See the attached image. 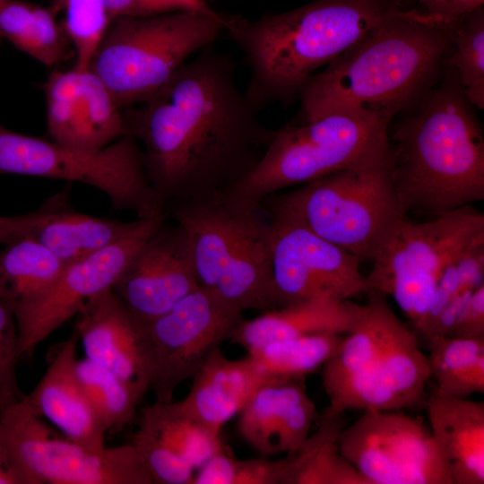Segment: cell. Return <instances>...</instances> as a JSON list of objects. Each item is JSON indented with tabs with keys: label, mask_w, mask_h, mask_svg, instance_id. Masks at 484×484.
<instances>
[{
	"label": "cell",
	"mask_w": 484,
	"mask_h": 484,
	"mask_svg": "<svg viewBox=\"0 0 484 484\" xmlns=\"http://www.w3.org/2000/svg\"><path fill=\"white\" fill-rule=\"evenodd\" d=\"M236 72L232 56L212 45L148 99L122 109L167 215L178 204L236 185L272 140L273 130L240 89Z\"/></svg>",
	"instance_id": "cell-1"
},
{
	"label": "cell",
	"mask_w": 484,
	"mask_h": 484,
	"mask_svg": "<svg viewBox=\"0 0 484 484\" xmlns=\"http://www.w3.org/2000/svg\"><path fill=\"white\" fill-rule=\"evenodd\" d=\"M459 19L392 8L308 79L298 95V112L365 113L392 122L439 80Z\"/></svg>",
	"instance_id": "cell-2"
},
{
	"label": "cell",
	"mask_w": 484,
	"mask_h": 484,
	"mask_svg": "<svg viewBox=\"0 0 484 484\" xmlns=\"http://www.w3.org/2000/svg\"><path fill=\"white\" fill-rule=\"evenodd\" d=\"M455 70L437 82L388 131L389 166L408 212L434 216L484 199V138Z\"/></svg>",
	"instance_id": "cell-3"
},
{
	"label": "cell",
	"mask_w": 484,
	"mask_h": 484,
	"mask_svg": "<svg viewBox=\"0 0 484 484\" xmlns=\"http://www.w3.org/2000/svg\"><path fill=\"white\" fill-rule=\"evenodd\" d=\"M395 6L396 0H312L256 19L224 13V33L249 68L246 96L259 110L293 103L316 70Z\"/></svg>",
	"instance_id": "cell-4"
},
{
	"label": "cell",
	"mask_w": 484,
	"mask_h": 484,
	"mask_svg": "<svg viewBox=\"0 0 484 484\" xmlns=\"http://www.w3.org/2000/svg\"><path fill=\"white\" fill-rule=\"evenodd\" d=\"M168 216L187 235L199 286L243 311L276 307L272 222L262 201L223 190L178 204Z\"/></svg>",
	"instance_id": "cell-5"
},
{
	"label": "cell",
	"mask_w": 484,
	"mask_h": 484,
	"mask_svg": "<svg viewBox=\"0 0 484 484\" xmlns=\"http://www.w3.org/2000/svg\"><path fill=\"white\" fill-rule=\"evenodd\" d=\"M262 202L270 214L298 222L362 261H372L407 220L389 157L328 174Z\"/></svg>",
	"instance_id": "cell-6"
},
{
	"label": "cell",
	"mask_w": 484,
	"mask_h": 484,
	"mask_svg": "<svg viewBox=\"0 0 484 484\" xmlns=\"http://www.w3.org/2000/svg\"><path fill=\"white\" fill-rule=\"evenodd\" d=\"M391 121L350 112L304 114L273 130L256 166L227 189L246 199L265 197L328 174L385 161Z\"/></svg>",
	"instance_id": "cell-7"
},
{
	"label": "cell",
	"mask_w": 484,
	"mask_h": 484,
	"mask_svg": "<svg viewBox=\"0 0 484 484\" xmlns=\"http://www.w3.org/2000/svg\"><path fill=\"white\" fill-rule=\"evenodd\" d=\"M224 33V13L178 10L114 19L90 65L120 109L138 105Z\"/></svg>",
	"instance_id": "cell-8"
},
{
	"label": "cell",
	"mask_w": 484,
	"mask_h": 484,
	"mask_svg": "<svg viewBox=\"0 0 484 484\" xmlns=\"http://www.w3.org/2000/svg\"><path fill=\"white\" fill-rule=\"evenodd\" d=\"M0 174L62 179L93 186L116 210L139 219L166 215L146 175L137 140L125 134L98 150H82L22 134L0 124Z\"/></svg>",
	"instance_id": "cell-9"
},
{
	"label": "cell",
	"mask_w": 484,
	"mask_h": 484,
	"mask_svg": "<svg viewBox=\"0 0 484 484\" xmlns=\"http://www.w3.org/2000/svg\"><path fill=\"white\" fill-rule=\"evenodd\" d=\"M0 454L14 484H154L132 444L90 449L57 437L19 402L0 412Z\"/></svg>",
	"instance_id": "cell-10"
},
{
	"label": "cell",
	"mask_w": 484,
	"mask_h": 484,
	"mask_svg": "<svg viewBox=\"0 0 484 484\" xmlns=\"http://www.w3.org/2000/svg\"><path fill=\"white\" fill-rule=\"evenodd\" d=\"M484 231V215L466 208L424 222L405 220L371 261L366 292L391 296L416 327L445 268Z\"/></svg>",
	"instance_id": "cell-11"
},
{
	"label": "cell",
	"mask_w": 484,
	"mask_h": 484,
	"mask_svg": "<svg viewBox=\"0 0 484 484\" xmlns=\"http://www.w3.org/2000/svg\"><path fill=\"white\" fill-rule=\"evenodd\" d=\"M244 311L199 286L160 316L143 323L156 401L171 402L175 390L193 378L208 356L229 340Z\"/></svg>",
	"instance_id": "cell-12"
},
{
	"label": "cell",
	"mask_w": 484,
	"mask_h": 484,
	"mask_svg": "<svg viewBox=\"0 0 484 484\" xmlns=\"http://www.w3.org/2000/svg\"><path fill=\"white\" fill-rule=\"evenodd\" d=\"M339 447L368 484H453L430 428L402 410L363 411Z\"/></svg>",
	"instance_id": "cell-13"
},
{
	"label": "cell",
	"mask_w": 484,
	"mask_h": 484,
	"mask_svg": "<svg viewBox=\"0 0 484 484\" xmlns=\"http://www.w3.org/2000/svg\"><path fill=\"white\" fill-rule=\"evenodd\" d=\"M168 219L166 215L145 219L130 235L66 265L38 297L14 306L20 356H31L39 342L76 315L88 301L112 289L136 253Z\"/></svg>",
	"instance_id": "cell-14"
},
{
	"label": "cell",
	"mask_w": 484,
	"mask_h": 484,
	"mask_svg": "<svg viewBox=\"0 0 484 484\" xmlns=\"http://www.w3.org/2000/svg\"><path fill=\"white\" fill-rule=\"evenodd\" d=\"M269 215L275 308L317 298L350 299L366 292L362 259L293 220Z\"/></svg>",
	"instance_id": "cell-15"
},
{
	"label": "cell",
	"mask_w": 484,
	"mask_h": 484,
	"mask_svg": "<svg viewBox=\"0 0 484 484\" xmlns=\"http://www.w3.org/2000/svg\"><path fill=\"white\" fill-rule=\"evenodd\" d=\"M430 376L416 335L397 317L378 354L328 399L322 417L425 406Z\"/></svg>",
	"instance_id": "cell-16"
},
{
	"label": "cell",
	"mask_w": 484,
	"mask_h": 484,
	"mask_svg": "<svg viewBox=\"0 0 484 484\" xmlns=\"http://www.w3.org/2000/svg\"><path fill=\"white\" fill-rule=\"evenodd\" d=\"M199 287L186 233L161 223L136 253L112 290L142 323L172 308Z\"/></svg>",
	"instance_id": "cell-17"
},
{
	"label": "cell",
	"mask_w": 484,
	"mask_h": 484,
	"mask_svg": "<svg viewBox=\"0 0 484 484\" xmlns=\"http://www.w3.org/2000/svg\"><path fill=\"white\" fill-rule=\"evenodd\" d=\"M42 90L52 141L98 150L127 134L122 109L91 70H53Z\"/></svg>",
	"instance_id": "cell-18"
},
{
	"label": "cell",
	"mask_w": 484,
	"mask_h": 484,
	"mask_svg": "<svg viewBox=\"0 0 484 484\" xmlns=\"http://www.w3.org/2000/svg\"><path fill=\"white\" fill-rule=\"evenodd\" d=\"M131 444L154 484H191L195 471L226 446L220 433L190 415L180 401L142 408Z\"/></svg>",
	"instance_id": "cell-19"
},
{
	"label": "cell",
	"mask_w": 484,
	"mask_h": 484,
	"mask_svg": "<svg viewBox=\"0 0 484 484\" xmlns=\"http://www.w3.org/2000/svg\"><path fill=\"white\" fill-rule=\"evenodd\" d=\"M74 331L85 358L108 369L142 398L150 390L143 323L109 289L88 301L76 315Z\"/></svg>",
	"instance_id": "cell-20"
},
{
	"label": "cell",
	"mask_w": 484,
	"mask_h": 484,
	"mask_svg": "<svg viewBox=\"0 0 484 484\" xmlns=\"http://www.w3.org/2000/svg\"><path fill=\"white\" fill-rule=\"evenodd\" d=\"M78 342L73 330L54 348L43 376L19 403L30 414L48 419L66 438L90 449H101L108 432L75 373Z\"/></svg>",
	"instance_id": "cell-21"
},
{
	"label": "cell",
	"mask_w": 484,
	"mask_h": 484,
	"mask_svg": "<svg viewBox=\"0 0 484 484\" xmlns=\"http://www.w3.org/2000/svg\"><path fill=\"white\" fill-rule=\"evenodd\" d=\"M275 381L281 380L264 373L248 355L229 359L217 347L193 376L191 388L180 402L190 415L220 433L261 387Z\"/></svg>",
	"instance_id": "cell-22"
},
{
	"label": "cell",
	"mask_w": 484,
	"mask_h": 484,
	"mask_svg": "<svg viewBox=\"0 0 484 484\" xmlns=\"http://www.w3.org/2000/svg\"><path fill=\"white\" fill-rule=\"evenodd\" d=\"M425 406L453 484H483L484 402L452 396L434 386Z\"/></svg>",
	"instance_id": "cell-23"
},
{
	"label": "cell",
	"mask_w": 484,
	"mask_h": 484,
	"mask_svg": "<svg viewBox=\"0 0 484 484\" xmlns=\"http://www.w3.org/2000/svg\"><path fill=\"white\" fill-rule=\"evenodd\" d=\"M363 310L364 305L350 299L312 298L245 319L229 340L250 352L284 339L318 333L346 335L358 326Z\"/></svg>",
	"instance_id": "cell-24"
},
{
	"label": "cell",
	"mask_w": 484,
	"mask_h": 484,
	"mask_svg": "<svg viewBox=\"0 0 484 484\" xmlns=\"http://www.w3.org/2000/svg\"><path fill=\"white\" fill-rule=\"evenodd\" d=\"M70 187L33 229L30 237L51 251L65 266L81 261L130 235L145 219L122 221L87 215L69 204Z\"/></svg>",
	"instance_id": "cell-25"
},
{
	"label": "cell",
	"mask_w": 484,
	"mask_h": 484,
	"mask_svg": "<svg viewBox=\"0 0 484 484\" xmlns=\"http://www.w3.org/2000/svg\"><path fill=\"white\" fill-rule=\"evenodd\" d=\"M344 427L343 414L322 417L316 431L287 455L281 484H368L340 451Z\"/></svg>",
	"instance_id": "cell-26"
},
{
	"label": "cell",
	"mask_w": 484,
	"mask_h": 484,
	"mask_svg": "<svg viewBox=\"0 0 484 484\" xmlns=\"http://www.w3.org/2000/svg\"><path fill=\"white\" fill-rule=\"evenodd\" d=\"M55 11L9 0L0 10V38L44 65H57L71 56L73 48Z\"/></svg>",
	"instance_id": "cell-27"
},
{
	"label": "cell",
	"mask_w": 484,
	"mask_h": 484,
	"mask_svg": "<svg viewBox=\"0 0 484 484\" xmlns=\"http://www.w3.org/2000/svg\"><path fill=\"white\" fill-rule=\"evenodd\" d=\"M65 266L30 236L15 239L0 252V299L13 307L48 290Z\"/></svg>",
	"instance_id": "cell-28"
},
{
	"label": "cell",
	"mask_w": 484,
	"mask_h": 484,
	"mask_svg": "<svg viewBox=\"0 0 484 484\" xmlns=\"http://www.w3.org/2000/svg\"><path fill=\"white\" fill-rule=\"evenodd\" d=\"M344 336L318 333L284 339L266 343L247 355L271 377L300 379L322 367L339 350Z\"/></svg>",
	"instance_id": "cell-29"
},
{
	"label": "cell",
	"mask_w": 484,
	"mask_h": 484,
	"mask_svg": "<svg viewBox=\"0 0 484 484\" xmlns=\"http://www.w3.org/2000/svg\"><path fill=\"white\" fill-rule=\"evenodd\" d=\"M302 380H281L264 385L238 414L241 437L263 456L274 454L273 437L282 418L307 394Z\"/></svg>",
	"instance_id": "cell-30"
},
{
	"label": "cell",
	"mask_w": 484,
	"mask_h": 484,
	"mask_svg": "<svg viewBox=\"0 0 484 484\" xmlns=\"http://www.w3.org/2000/svg\"><path fill=\"white\" fill-rule=\"evenodd\" d=\"M75 373L108 433L120 431L134 421L143 398L129 385L87 358L77 359Z\"/></svg>",
	"instance_id": "cell-31"
},
{
	"label": "cell",
	"mask_w": 484,
	"mask_h": 484,
	"mask_svg": "<svg viewBox=\"0 0 484 484\" xmlns=\"http://www.w3.org/2000/svg\"><path fill=\"white\" fill-rule=\"evenodd\" d=\"M451 47L443 65L452 66L469 101L484 108V8L461 17L455 26Z\"/></svg>",
	"instance_id": "cell-32"
},
{
	"label": "cell",
	"mask_w": 484,
	"mask_h": 484,
	"mask_svg": "<svg viewBox=\"0 0 484 484\" xmlns=\"http://www.w3.org/2000/svg\"><path fill=\"white\" fill-rule=\"evenodd\" d=\"M430 376L436 388L449 395L467 398L466 379L475 359L484 353V338L433 337L428 339Z\"/></svg>",
	"instance_id": "cell-33"
},
{
	"label": "cell",
	"mask_w": 484,
	"mask_h": 484,
	"mask_svg": "<svg viewBox=\"0 0 484 484\" xmlns=\"http://www.w3.org/2000/svg\"><path fill=\"white\" fill-rule=\"evenodd\" d=\"M65 10L62 26L73 50V68L90 69L91 60L112 22L104 0H58Z\"/></svg>",
	"instance_id": "cell-34"
},
{
	"label": "cell",
	"mask_w": 484,
	"mask_h": 484,
	"mask_svg": "<svg viewBox=\"0 0 484 484\" xmlns=\"http://www.w3.org/2000/svg\"><path fill=\"white\" fill-rule=\"evenodd\" d=\"M286 458L238 459L225 446L198 468L191 484H281Z\"/></svg>",
	"instance_id": "cell-35"
},
{
	"label": "cell",
	"mask_w": 484,
	"mask_h": 484,
	"mask_svg": "<svg viewBox=\"0 0 484 484\" xmlns=\"http://www.w3.org/2000/svg\"><path fill=\"white\" fill-rule=\"evenodd\" d=\"M19 334L13 306L0 299V412L24 397L16 377Z\"/></svg>",
	"instance_id": "cell-36"
},
{
	"label": "cell",
	"mask_w": 484,
	"mask_h": 484,
	"mask_svg": "<svg viewBox=\"0 0 484 484\" xmlns=\"http://www.w3.org/2000/svg\"><path fill=\"white\" fill-rule=\"evenodd\" d=\"M315 417V405L306 394L282 418L273 437V454L295 453L309 436Z\"/></svg>",
	"instance_id": "cell-37"
},
{
	"label": "cell",
	"mask_w": 484,
	"mask_h": 484,
	"mask_svg": "<svg viewBox=\"0 0 484 484\" xmlns=\"http://www.w3.org/2000/svg\"><path fill=\"white\" fill-rule=\"evenodd\" d=\"M454 264L459 293L473 291L484 284V231L478 234L464 247Z\"/></svg>",
	"instance_id": "cell-38"
},
{
	"label": "cell",
	"mask_w": 484,
	"mask_h": 484,
	"mask_svg": "<svg viewBox=\"0 0 484 484\" xmlns=\"http://www.w3.org/2000/svg\"><path fill=\"white\" fill-rule=\"evenodd\" d=\"M58 193L46 200L37 210L13 217L0 216V244L30 236L33 229L54 209L58 202Z\"/></svg>",
	"instance_id": "cell-39"
},
{
	"label": "cell",
	"mask_w": 484,
	"mask_h": 484,
	"mask_svg": "<svg viewBox=\"0 0 484 484\" xmlns=\"http://www.w3.org/2000/svg\"><path fill=\"white\" fill-rule=\"evenodd\" d=\"M454 263L448 264L443 271L434 289L427 312L415 327L422 335L445 307L459 293L458 276Z\"/></svg>",
	"instance_id": "cell-40"
},
{
	"label": "cell",
	"mask_w": 484,
	"mask_h": 484,
	"mask_svg": "<svg viewBox=\"0 0 484 484\" xmlns=\"http://www.w3.org/2000/svg\"><path fill=\"white\" fill-rule=\"evenodd\" d=\"M401 7L454 21L483 6L484 0H396Z\"/></svg>",
	"instance_id": "cell-41"
},
{
	"label": "cell",
	"mask_w": 484,
	"mask_h": 484,
	"mask_svg": "<svg viewBox=\"0 0 484 484\" xmlns=\"http://www.w3.org/2000/svg\"><path fill=\"white\" fill-rule=\"evenodd\" d=\"M111 21L118 17H143L184 10L174 0H104Z\"/></svg>",
	"instance_id": "cell-42"
},
{
	"label": "cell",
	"mask_w": 484,
	"mask_h": 484,
	"mask_svg": "<svg viewBox=\"0 0 484 484\" xmlns=\"http://www.w3.org/2000/svg\"><path fill=\"white\" fill-rule=\"evenodd\" d=\"M450 336L484 338V284L473 290Z\"/></svg>",
	"instance_id": "cell-43"
},
{
	"label": "cell",
	"mask_w": 484,
	"mask_h": 484,
	"mask_svg": "<svg viewBox=\"0 0 484 484\" xmlns=\"http://www.w3.org/2000/svg\"><path fill=\"white\" fill-rule=\"evenodd\" d=\"M472 292L458 293L440 312L423 336L428 339L450 336Z\"/></svg>",
	"instance_id": "cell-44"
},
{
	"label": "cell",
	"mask_w": 484,
	"mask_h": 484,
	"mask_svg": "<svg viewBox=\"0 0 484 484\" xmlns=\"http://www.w3.org/2000/svg\"><path fill=\"white\" fill-rule=\"evenodd\" d=\"M182 9L201 12L212 15H218L220 13L216 11L207 0H174Z\"/></svg>",
	"instance_id": "cell-45"
},
{
	"label": "cell",
	"mask_w": 484,
	"mask_h": 484,
	"mask_svg": "<svg viewBox=\"0 0 484 484\" xmlns=\"http://www.w3.org/2000/svg\"><path fill=\"white\" fill-rule=\"evenodd\" d=\"M0 484H14L0 454Z\"/></svg>",
	"instance_id": "cell-46"
},
{
	"label": "cell",
	"mask_w": 484,
	"mask_h": 484,
	"mask_svg": "<svg viewBox=\"0 0 484 484\" xmlns=\"http://www.w3.org/2000/svg\"><path fill=\"white\" fill-rule=\"evenodd\" d=\"M9 0H0V10Z\"/></svg>",
	"instance_id": "cell-47"
}]
</instances>
